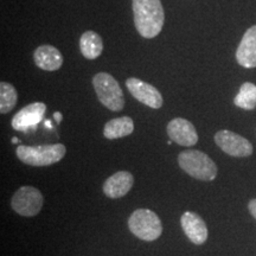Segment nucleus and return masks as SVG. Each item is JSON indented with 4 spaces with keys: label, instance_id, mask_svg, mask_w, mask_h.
Listing matches in <instances>:
<instances>
[{
    "label": "nucleus",
    "instance_id": "nucleus-1",
    "mask_svg": "<svg viewBox=\"0 0 256 256\" xmlns=\"http://www.w3.org/2000/svg\"><path fill=\"white\" fill-rule=\"evenodd\" d=\"M134 24L144 38H154L162 30L164 8L160 0H133Z\"/></svg>",
    "mask_w": 256,
    "mask_h": 256
},
{
    "label": "nucleus",
    "instance_id": "nucleus-5",
    "mask_svg": "<svg viewBox=\"0 0 256 256\" xmlns=\"http://www.w3.org/2000/svg\"><path fill=\"white\" fill-rule=\"evenodd\" d=\"M130 232L142 241L151 242L162 234V220L156 212L148 209H138L128 218Z\"/></svg>",
    "mask_w": 256,
    "mask_h": 256
},
{
    "label": "nucleus",
    "instance_id": "nucleus-18",
    "mask_svg": "<svg viewBox=\"0 0 256 256\" xmlns=\"http://www.w3.org/2000/svg\"><path fill=\"white\" fill-rule=\"evenodd\" d=\"M17 104V92L8 82L0 83V113L8 114Z\"/></svg>",
    "mask_w": 256,
    "mask_h": 256
},
{
    "label": "nucleus",
    "instance_id": "nucleus-21",
    "mask_svg": "<svg viewBox=\"0 0 256 256\" xmlns=\"http://www.w3.org/2000/svg\"><path fill=\"white\" fill-rule=\"evenodd\" d=\"M11 142H14V144H18V142H19V140L17 139V138H12V140H11Z\"/></svg>",
    "mask_w": 256,
    "mask_h": 256
},
{
    "label": "nucleus",
    "instance_id": "nucleus-20",
    "mask_svg": "<svg viewBox=\"0 0 256 256\" xmlns=\"http://www.w3.org/2000/svg\"><path fill=\"white\" fill-rule=\"evenodd\" d=\"M54 116H55V120L57 124H60V121H62V115H60V113H58V112H56V113L54 114Z\"/></svg>",
    "mask_w": 256,
    "mask_h": 256
},
{
    "label": "nucleus",
    "instance_id": "nucleus-9",
    "mask_svg": "<svg viewBox=\"0 0 256 256\" xmlns=\"http://www.w3.org/2000/svg\"><path fill=\"white\" fill-rule=\"evenodd\" d=\"M46 106L43 102H34L22 108L12 118V127L18 132H28L32 127L37 126L43 120Z\"/></svg>",
    "mask_w": 256,
    "mask_h": 256
},
{
    "label": "nucleus",
    "instance_id": "nucleus-10",
    "mask_svg": "<svg viewBox=\"0 0 256 256\" xmlns=\"http://www.w3.org/2000/svg\"><path fill=\"white\" fill-rule=\"evenodd\" d=\"M168 134L172 142L180 146L191 147L198 142L197 130L190 121L183 118H176L168 124Z\"/></svg>",
    "mask_w": 256,
    "mask_h": 256
},
{
    "label": "nucleus",
    "instance_id": "nucleus-17",
    "mask_svg": "<svg viewBox=\"0 0 256 256\" xmlns=\"http://www.w3.org/2000/svg\"><path fill=\"white\" fill-rule=\"evenodd\" d=\"M234 104L246 110H252L256 108V86L254 83H243L238 94L234 98Z\"/></svg>",
    "mask_w": 256,
    "mask_h": 256
},
{
    "label": "nucleus",
    "instance_id": "nucleus-14",
    "mask_svg": "<svg viewBox=\"0 0 256 256\" xmlns=\"http://www.w3.org/2000/svg\"><path fill=\"white\" fill-rule=\"evenodd\" d=\"M34 60L38 68L46 72L58 70L63 64L62 54L52 46H38L34 54Z\"/></svg>",
    "mask_w": 256,
    "mask_h": 256
},
{
    "label": "nucleus",
    "instance_id": "nucleus-19",
    "mask_svg": "<svg viewBox=\"0 0 256 256\" xmlns=\"http://www.w3.org/2000/svg\"><path fill=\"white\" fill-rule=\"evenodd\" d=\"M248 209L250 211L252 216L256 220V200H252L248 204Z\"/></svg>",
    "mask_w": 256,
    "mask_h": 256
},
{
    "label": "nucleus",
    "instance_id": "nucleus-2",
    "mask_svg": "<svg viewBox=\"0 0 256 256\" xmlns=\"http://www.w3.org/2000/svg\"><path fill=\"white\" fill-rule=\"evenodd\" d=\"M178 164L185 174L198 180L211 182L217 177V166L206 153L188 150L178 156Z\"/></svg>",
    "mask_w": 256,
    "mask_h": 256
},
{
    "label": "nucleus",
    "instance_id": "nucleus-16",
    "mask_svg": "<svg viewBox=\"0 0 256 256\" xmlns=\"http://www.w3.org/2000/svg\"><path fill=\"white\" fill-rule=\"evenodd\" d=\"M80 49L87 60H95L102 54V38L94 31H86L80 38Z\"/></svg>",
    "mask_w": 256,
    "mask_h": 256
},
{
    "label": "nucleus",
    "instance_id": "nucleus-8",
    "mask_svg": "<svg viewBox=\"0 0 256 256\" xmlns=\"http://www.w3.org/2000/svg\"><path fill=\"white\" fill-rule=\"evenodd\" d=\"M126 87L133 95L134 98L142 104L151 107L153 110H159L162 106V96L156 87L142 80L130 78L126 81Z\"/></svg>",
    "mask_w": 256,
    "mask_h": 256
},
{
    "label": "nucleus",
    "instance_id": "nucleus-3",
    "mask_svg": "<svg viewBox=\"0 0 256 256\" xmlns=\"http://www.w3.org/2000/svg\"><path fill=\"white\" fill-rule=\"evenodd\" d=\"M66 146L62 144H51V145L25 146L17 147L18 159L22 162L31 166H49L56 164L66 156Z\"/></svg>",
    "mask_w": 256,
    "mask_h": 256
},
{
    "label": "nucleus",
    "instance_id": "nucleus-6",
    "mask_svg": "<svg viewBox=\"0 0 256 256\" xmlns=\"http://www.w3.org/2000/svg\"><path fill=\"white\" fill-rule=\"evenodd\" d=\"M44 198L38 188L34 186H23L12 197L11 206L18 215L34 217L40 214L43 208Z\"/></svg>",
    "mask_w": 256,
    "mask_h": 256
},
{
    "label": "nucleus",
    "instance_id": "nucleus-15",
    "mask_svg": "<svg viewBox=\"0 0 256 256\" xmlns=\"http://www.w3.org/2000/svg\"><path fill=\"white\" fill-rule=\"evenodd\" d=\"M134 130V122L130 116L116 118L110 120L104 128V136L107 139H119L132 134Z\"/></svg>",
    "mask_w": 256,
    "mask_h": 256
},
{
    "label": "nucleus",
    "instance_id": "nucleus-7",
    "mask_svg": "<svg viewBox=\"0 0 256 256\" xmlns=\"http://www.w3.org/2000/svg\"><path fill=\"white\" fill-rule=\"evenodd\" d=\"M217 146L232 156H249L252 153V145L249 140L230 130H220L215 136Z\"/></svg>",
    "mask_w": 256,
    "mask_h": 256
},
{
    "label": "nucleus",
    "instance_id": "nucleus-13",
    "mask_svg": "<svg viewBox=\"0 0 256 256\" xmlns=\"http://www.w3.org/2000/svg\"><path fill=\"white\" fill-rule=\"evenodd\" d=\"M134 184V177L127 171H119L110 176L104 184V192L110 198H121L130 192Z\"/></svg>",
    "mask_w": 256,
    "mask_h": 256
},
{
    "label": "nucleus",
    "instance_id": "nucleus-11",
    "mask_svg": "<svg viewBox=\"0 0 256 256\" xmlns=\"http://www.w3.org/2000/svg\"><path fill=\"white\" fill-rule=\"evenodd\" d=\"M185 235L194 244H203L208 240V228L204 220L196 212L185 211L180 218Z\"/></svg>",
    "mask_w": 256,
    "mask_h": 256
},
{
    "label": "nucleus",
    "instance_id": "nucleus-4",
    "mask_svg": "<svg viewBox=\"0 0 256 256\" xmlns=\"http://www.w3.org/2000/svg\"><path fill=\"white\" fill-rule=\"evenodd\" d=\"M92 86L98 101L112 112H120L124 107L122 89L113 76L107 72L96 74L92 78Z\"/></svg>",
    "mask_w": 256,
    "mask_h": 256
},
{
    "label": "nucleus",
    "instance_id": "nucleus-12",
    "mask_svg": "<svg viewBox=\"0 0 256 256\" xmlns=\"http://www.w3.org/2000/svg\"><path fill=\"white\" fill-rule=\"evenodd\" d=\"M236 60L243 68L256 66V25L246 31L236 51Z\"/></svg>",
    "mask_w": 256,
    "mask_h": 256
}]
</instances>
